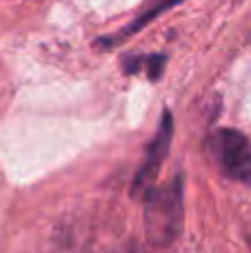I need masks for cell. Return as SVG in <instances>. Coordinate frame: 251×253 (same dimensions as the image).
Instances as JSON below:
<instances>
[{"instance_id":"obj_1","label":"cell","mask_w":251,"mask_h":253,"mask_svg":"<svg viewBox=\"0 0 251 253\" xmlns=\"http://www.w3.org/2000/svg\"><path fill=\"white\" fill-rule=\"evenodd\" d=\"M182 196L185 178L178 173L167 187L151 189L145 200V227L154 245L167 247L178 238L182 229Z\"/></svg>"},{"instance_id":"obj_2","label":"cell","mask_w":251,"mask_h":253,"mask_svg":"<svg viewBox=\"0 0 251 253\" xmlns=\"http://www.w3.org/2000/svg\"><path fill=\"white\" fill-rule=\"evenodd\" d=\"M209 153L227 178L251 187V144L238 129H218L209 138Z\"/></svg>"},{"instance_id":"obj_3","label":"cell","mask_w":251,"mask_h":253,"mask_svg":"<svg viewBox=\"0 0 251 253\" xmlns=\"http://www.w3.org/2000/svg\"><path fill=\"white\" fill-rule=\"evenodd\" d=\"M171 140H173V118H171V111L167 109V111H163V118H160L156 135L147 144L145 162L140 165L136 178H133V184H131L133 198H145L154 189L156 178L160 173V167H163L165 158H167L169 149H171Z\"/></svg>"},{"instance_id":"obj_4","label":"cell","mask_w":251,"mask_h":253,"mask_svg":"<svg viewBox=\"0 0 251 253\" xmlns=\"http://www.w3.org/2000/svg\"><path fill=\"white\" fill-rule=\"evenodd\" d=\"M178 2H182V0H149V2H147V7L140 9V13H138V16L133 18L127 27H123V29H120L116 36L98 38V44H100V47H107V49H109V47H118V44H123L125 40H129L131 36H136L138 31H142L147 25H151V22H154L160 13H165L167 9L176 7Z\"/></svg>"},{"instance_id":"obj_5","label":"cell","mask_w":251,"mask_h":253,"mask_svg":"<svg viewBox=\"0 0 251 253\" xmlns=\"http://www.w3.org/2000/svg\"><path fill=\"white\" fill-rule=\"evenodd\" d=\"M165 62H167V56H165V53H149V56L138 53V56L123 58V65H125L123 71L125 74H138V71L145 69L151 83H156L165 71Z\"/></svg>"}]
</instances>
